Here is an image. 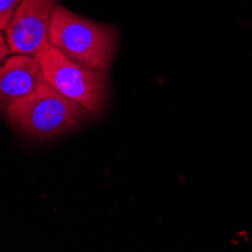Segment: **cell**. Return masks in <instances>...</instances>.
<instances>
[{"mask_svg": "<svg viewBox=\"0 0 252 252\" xmlns=\"http://www.w3.org/2000/svg\"><path fill=\"white\" fill-rule=\"evenodd\" d=\"M35 61L44 80L62 95L80 104L88 115H98L101 112L107 95L106 71L86 68L50 44L38 52Z\"/></svg>", "mask_w": 252, "mask_h": 252, "instance_id": "cell-3", "label": "cell"}, {"mask_svg": "<svg viewBox=\"0 0 252 252\" xmlns=\"http://www.w3.org/2000/svg\"><path fill=\"white\" fill-rule=\"evenodd\" d=\"M44 82L33 56L15 55L0 66V110L32 94Z\"/></svg>", "mask_w": 252, "mask_h": 252, "instance_id": "cell-5", "label": "cell"}, {"mask_svg": "<svg viewBox=\"0 0 252 252\" xmlns=\"http://www.w3.org/2000/svg\"><path fill=\"white\" fill-rule=\"evenodd\" d=\"M49 44L86 68L107 71L118 47V32L56 5L50 20Z\"/></svg>", "mask_w": 252, "mask_h": 252, "instance_id": "cell-1", "label": "cell"}, {"mask_svg": "<svg viewBox=\"0 0 252 252\" xmlns=\"http://www.w3.org/2000/svg\"><path fill=\"white\" fill-rule=\"evenodd\" d=\"M21 0H0V32H5Z\"/></svg>", "mask_w": 252, "mask_h": 252, "instance_id": "cell-6", "label": "cell"}, {"mask_svg": "<svg viewBox=\"0 0 252 252\" xmlns=\"http://www.w3.org/2000/svg\"><path fill=\"white\" fill-rule=\"evenodd\" d=\"M9 53V47H8V41H6V36L0 32V63H2L6 56Z\"/></svg>", "mask_w": 252, "mask_h": 252, "instance_id": "cell-7", "label": "cell"}, {"mask_svg": "<svg viewBox=\"0 0 252 252\" xmlns=\"http://www.w3.org/2000/svg\"><path fill=\"white\" fill-rule=\"evenodd\" d=\"M88 112L76 101L62 95L47 82L32 94L23 97L6 109V117L18 131L35 139H50L77 127Z\"/></svg>", "mask_w": 252, "mask_h": 252, "instance_id": "cell-2", "label": "cell"}, {"mask_svg": "<svg viewBox=\"0 0 252 252\" xmlns=\"http://www.w3.org/2000/svg\"><path fill=\"white\" fill-rule=\"evenodd\" d=\"M56 0H21L6 32L9 53L36 56L49 44V28Z\"/></svg>", "mask_w": 252, "mask_h": 252, "instance_id": "cell-4", "label": "cell"}]
</instances>
